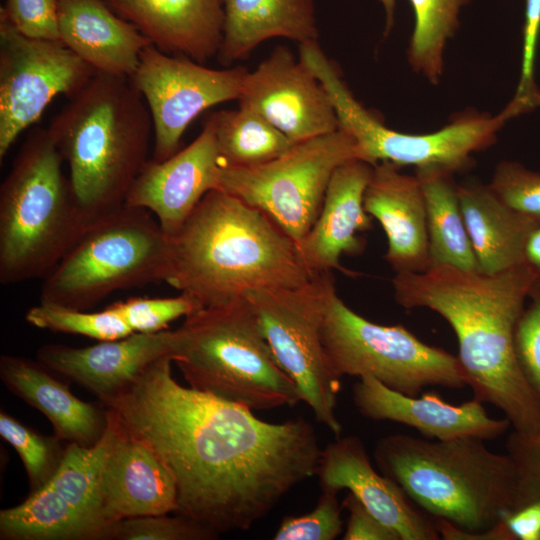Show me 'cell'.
Here are the masks:
<instances>
[{
  "instance_id": "1",
  "label": "cell",
  "mask_w": 540,
  "mask_h": 540,
  "mask_svg": "<svg viewBox=\"0 0 540 540\" xmlns=\"http://www.w3.org/2000/svg\"><path fill=\"white\" fill-rule=\"evenodd\" d=\"M172 362L155 361L104 406L173 476L175 514L219 534L248 530L315 475L322 450L315 430L302 417L267 422L185 387L173 377Z\"/></svg>"
},
{
  "instance_id": "2",
  "label": "cell",
  "mask_w": 540,
  "mask_h": 540,
  "mask_svg": "<svg viewBox=\"0 0 540 540\" xmlns=\"http://www.w3.org/2000/svg\"><path fill=\"white\" fill-rule=\"evenodd\" d=\"M535 280L526 263L497 274L436 265L391 280L400 306L428 308L449 323L473 398L493 405L526 435L540 432V405L519 367L514 337Z\"/></svg>"
},
{
  "instance_id": "3",
  "label": "cell",
  "mask_w": 540,
  "mask_h": 540,
  "mask_svg": "<svg viewBox=\"0 0 540 540\" xmlns=\"http://www.w3.org/2000/svg\"><path fill=\"white\" fill-rule=\"evenodd\" d=\"M170 239L166 283L202 308L252 289L298 287L314 276L267 214L220 189L208 192Z\"/></svg>"
},
{
  "instance_id": "4",
  "label": "cell",
  "mask_w": 540,
  "mask_h": 540,
  "mask_svg": "<svg viewBox=\"0 0 540 540\" xmlns=\"http://www.w3.org/2000/svg\"><path fill=\"white\" fill-rule=\"evenodd\" d=\"M47 128L91 225L125 205L153 133L148 106L128 78L96 73Z\"/></svg>"
},
{
  "instance_id": "5",
  "label": "cell",
  "mask_w": 540,
  "mask_h": 540,
  "mask_svg": "<svg viewBox=\"0 0 540 540\" xmlns=\"http://www.w3.org/2000/svg\"><path fill=\"white\" fill-rule=\"evenodd\" d=\"M379 471L421 509L469 533L491 529L513 510L517 472L510 456L484 440L390 434L375 445Z\"/></svg>"
},
{
  "instance_id": "6",
  "label": "cell",
  "mask_w": 540,
  "mask_h": 540,
  "mask_svg": "<svg viewBox=\"0 0 540 540\" xmlns=\"http://www.w3.org/2000/svg\"><path fill=\"white\" fill-rule=\"evenodd\" d=\"M48 128L33 129L0 186V282L44 278L91 226Z\"/></svg>"
},
{
  "instance_id": "7",
  "label": "cell",
  "mask_w": 540,
  "mask_h": 540,
  "mask_svg": "<svg viewBox=\"0 0 540 540\" xmlns=\"http://www.w3.org/2000/svg\"><path fill=\"white\" fill-rule=\"evenodd\" d=\"M176 332L172 361L190 388L252 411L302 401L244 296L200 309Z\"/></svg>"
},
{
  "instance_id": "8",
  "label": "cell",
  "mask_w": 540,
  "mask_h": 540,
  "mask_svg": "<svg viewBox=\"0 0 540 540\" xmlns=\"http://www.w3.org/2000/svg\"><path fill=\"white\" fill-rule=\"evenodd\" d=\"M171 239L146 209L123 205L93 223L43 278L40 302L88 310L117 290L166 282Z\"/></svg>"
},
{
  "instance_id": "9",
  "label": "cell",
  "mask_w": 540,
  "mask_h": 540,
  "mask_svg": "<svg viewBox=\"0 0 540 540\" xmlns=\"http://www.w3.org/2000/svg\"><path fill=\"white\" fill-rule=\"evenodd\" d=\"M300 57L328 90L339 128L356 141L363 161L375 166L389 162L401 168L437 166L453 173L472 164V154L493 145L498 131L518 116L508 105L497 115L467 112L438 131L409 134L388 128L365 109L343 82L318 44L300 48Z\"/></svg>"
},
{
  "instance_id": "10",
  "label": "cell",
  "mask_w": 540,
  "mask_h": 540,
  "mask_svg": "<svg viewBox=\"0 0 540 540\" xmlns=\"http://www.w3.org/2000/svg\"><path fill=\"white\" fill-rule=\"evenodd\" d=\"M322 342L329 367L340 379L369 375L409 396L428 386H467L457 356L424 343L400 324L367 320L345 304L335 286L328 297Z\"/></svg>"
},
{
  "instance_id": "11",
  "label": "cell",
  "mask_w": 540,
  "mask_h": 540,
  "mask_svg": "<svg viewBox=\"0 0 540 540\" xmlns=\"http://www.w3.org/2000/svg\"><path fill=\"white\" fill-rule=\"evenodd\" d=\"M334 286L329 271L298 287L258 288L243 296L278 363L297 385L302 401L337 438L342 432L336 414L341 382L329 367L322 342L328 297Z\"/></svg>"
},
{
  "instance_id": "12",
  "label": "cell",
  "mask_w": 540,
  "mask_h": 540,
  "mask_svg": "<svg viewBox=\"0 0 540 540\" xmlns=\"http://www.w3.org/2000/svg\"><path fill=\"white\" fill-rule=\"evenodd\" d=\"M351 160H362L359 147L339 128L263 165L221 166L217 189L267 214L297 245L316 221L334 171Z\"/></svg>"
},
{
  "instance_id": "13",
  "label": "cell",
  "mask_w": 540,
  "mask_h": 540,
  "mask_svg": "<svg viewBox=\"0 0 540 540\" xmlns=\"http://www.w3.org/2000/svg\"><path fill=\"white\" fill-rule=\"evenodd\" d=\"M108 415V427L98 443L68 444L46 485L19 505L1 510V540H109L113 525L101 496L102 464L115 427L109 409Z\"/></svg>"
},
{
  "instance_id": "14",
  "label": "cell",
  "mask_w": 540,
  "mask_h": 540,
  "mask_svg": "<svg viewBox=\"0 0 540 540\" xmlns=\"http://www.w3.org/2000/svg\"><path fill=\"white\" fill-rule=\"evenodd\" d=\"M96 73L62 41L26 36L0 13V161L56 96L70 99Z\"/></svg>"
},
{
  "instance_id": "15",
  "label": "cell",
  "mask_w": 540,
  "mask_h": 540,
  "mask_svg": "<svg viewBox=\"0 0 540 540\" xmlns=\"http://www.w3.org/2000/svg\"><path fill=\"white\" fill-rule=\"evenodd\" d=\"M248 72L243 66L208 68L148 45L129 81L143 96L151 114V159L159 162L175 154L186 128L204 110L238 100Z\"/></svg>"
},
{
  "instance_id": "16",
  "label": "cell",
  "mask_w": 540,
  "mask_h": 540,
  "mask_svg": "<svg viewBox=\"0 0 540 540\" xmlns=\"http://www.w3.org/2000/svg\"><path fill=\"white\" fill-rule=\"evenodd\" d=\"M238 102L294 143L339 129L328 90L285 46L274 48L253 72L247 73Z\"/></svg>"
},
{
  "instance_id": "17",
  "label": "cell",
  "mask_w": 540,
  "mask_h": 540,
  "mask_svg": "<svg viewBox=\"0 0 540 540\" xmlns=\"http://www.w3.org/2000/svg\"><path fill=\"white\" fill-rule=\"evenodd\" d=\"M220 168L215 129L207 117L201 133L187 147L163 161L146 162L125 204L148 210L172 237L203 197L218 188Z\"/></svg>"
},
{
  "instance_id": "18",
  "label": "cell",
  "mask_w": 540,
  "mask_h": 540,
  "mask_svg": "<svg viewBox=\"0 0 540 540\" xmlns=\"http://www.w3.org/2000/svg\"><path fill=\"white\" fill-rule=\"evenodd\" d=\"M315 475L323 489H347L401 540H438L435 522L411 503L404 491L372 466L362 440L337 437L321 450Z\"/></svg>"
},
{
  "instance_id": "19",
  "label": "cell",
  "mask_w": 540,
  "mask_h": 540,
  "mask_svg": "<svg viewBox=\"0 0 540 540\" xmlns=\"http://www.w3.org/2000/svg\"><path fill=\"white\" fill-rule=\"evenodd\" d=\"M352 400L363 417L406 425L427 439L473 437L493 440L511 427L505 417H490L483 403L475 398L453 405L435 393L409 396L388 388L369 375L360 377L354 384Z\"/></svg>"
},
{
  "instance_id": "20",
  "label": "cell",
  "mask_w": 540,
  "mask_h": 540,
  "mask_svg": "<svg viewBox=\"0 0 540 540\" xmlns=\"http://www.w3.org/2000/svg\"><path fill=\"white\" fill-rule=\"evenodd\" d=\"M176 337V330H163L132 333L83 348L46 344L38 349L37 360L95 394L104 405L152 363L172 357Z\"/></svg>"
},
{
  "instance_id": "21",
  "label": "cell",
  "mask_w": 540,
  "mask_h": 540,
  "mask_svg": "<svg viewBox=\"0 0 540 540\" xmlns=\"http://www.w3.org/2000/svg\"><path fill=\"white\" fill-rule=\"evenodd\" d=\"M372 172L373 166L362 160L348 161L334 171L316 221L297 244L312 275L334 269L357 275L344 268L340 258L364 251L365 240L359 233L372 228V217L364 208V193Z\"/></svg>"
},
{
  "instance_id": "22",
  "label": "cell",
  "mask_w": 540,
  "mask_h": 540,
  "mask_svg": "<svg viewBox=\"0 0 540 540\" xmlns=\"http://www.w3.org/2000/svg\"><path fill=\"white\" fill-rule=\"evenodd\" d=\"M111 414L114 433L101 469L107 519L114 525L128 518L175 514L178 506L173 476L155 453L125 433Z\"/></svg>"
},
{
  "instance_id": "23",
  "label": "cell",
  "mask_w": 540,
  "mask_h": 540,
  "mask_svg": "<svg viewBox=\"0 0 540 540\" xmlns=\"http://www.w3.org/2000/svg\"><path fill=\"white\" fill-rule=\"evenodd\" d=\"M399 169L389 162L373 166L364 208L386 234L384 259L392 270L424 272L431 266L424 195L416 175Z\"/></svg>"
},
{
  "instance_id": "24",
  "label": "cell",
  "mask_w": 540,
  "mask_h": 540,
  "mask_svg": "<svg viewBox=\"0 0 540 540\" xmlns=\"http://www.w3.org/2000/svg\"><path fill=\"white\" fill-rule=\"evenodd\" d=\"M159 50L204 64L224 34L223 0H105Z\"/></svg>"
},
{
  "instance_id": "25",
  "label": "cell",
  "mask_w": 540,
  "mask_h": 540,
  "mask_svg": "<svg viewBox=\"0 0 540 540\" xmlns=\"http://www.w3.org/2000/svg\"><path fill=\"white\" fill-rule=\"evenodd\" d=\"M62 41L97 73L130 78L152 43L105 0H58Z\"/></svg>"
},
{
  "instance_id": "26",
  "label": "cell",
  "mask_w": 540,
  "mask_h": 540,
  "mask_svg": "<svg viewBox=\"0 0 540 540\" xmlns=\"http://www.w3.org/2000/svg\"><path fill=\"white\" fill-rule=\"evenodd\" d=\"M40 361L1 355L0 378L5 387L39 410L51 423L54 435L67 444L91 447L108 427V409L77 398Z\"/></svg>"
},
{
  "instance_id": "27",
  "label": "cell",
  "mask_w": 540,
  "mask_h": 540,
  "mask_svg": "<svg viewBox=\"0 0 540 540\" xmlns=\"http://www.w3.org/2000/svg\"><path fill=\"white\" fill-rule=\"evenodd\" d=\"M458 197L479 271L497 274L525 264L526 240L540 220L509 207L479 182L458 184Z\"/></svg>"
},
{
  "instance_id": "28",
  "label": "cell",
  "mask_w": 540,
  "mask_h": 540,
  "mask_svg": "<svg viewBox=\"0 0 540 540\" xmlns=\"http://www.w3.org/2000/svg\"><path fill=\"white\" fill-rule=\"evenodd\" d=\"M224 34L217 54L223 66L246 59L261 43L287 38L301 44L319 37L313 0H223Z\"/></svg>"
},
{
  "instance_id": "29",
  "label": "cell",
  "mask_w": 540,
  "mask_h": 540,
  "mask_svg": "<svg viewBox=\"0 0 540 540\" xmlns=\"http://www.w3.org/2000/svg\"><path fill=\"white\" fill-rule=\"evenodd\" d=\"M415 175L425 200L431 266L449 265L479 271L461 211L454 173L429 166L416 168Z\"/></svg>"
},
{
  "instance_id": "30",
  "label": "cell",
  "mask_w": 540,
  "mask_h": 540,
  "mask_svg": "<svg viewBox=\"0 0 540 540\" xmlns=\"http://www.w3.org/2000/svg\"><path fill=\"white\" fill-rule=\"evenodd\" d=\"M221 166L249 168L268 163L295 143L259 114L240 107L211 113Z\"/></svg>"
},
{
  "instance_id": "31",
  "label": "cell",
  "mask_w": 540,
  "mask_h": 540,
  "mask_svg": "<svg viewBox=\"0 0 540 540\" xmlns=\"http://www.w3.org/2000/svg\"><path fill=\"white\" fill-rule=\"evenodd\" d=\"M414 29L407 52L411 67L431 84H438L444 69L447 42L459 28L461 9L471 0H409Z\"/></svg>"
},
{
  "instance_id": "32",
  "label": "cell",
  "mask_w": 540,
  "mask_h": 540,
  "mask_svg": "<svg viewBox=\"0 0 540 540\" xmlns=\"http://www.w3.org/2000/svg\"><path fill=\"white\" fill-rule=\"evenodd\" d=\"M0 435L18 453L25 467L30 492L46 485L58 471L67 445L56 435L45 436L17 420L7 412H0Z\"/></svg>"
},
{
  "instance_id": "33",
  "label": "cell",
  "mask_w": 540,
  "mask_h": 540,
  "mask_svg": "<svg viewBox=\"0 0 540 540\" xmlns=\"http://www.w3.org/2000/svg\"><path fill=\"white\" fill-rule=\"evenodd\" d=\"M25 319L40 329L81 335L98 341L120 339L133 333L111 305L102 311L92 312L40 302L26 312Z\"/></svg>"
},
{
  "instance_id": "34",
  "label": "cell",
  "mask_w": 540,
  "mask_h": 540,
  "mask_svg": "<svg viewBox=\"0 0 540 540\" xmlns=\"http://www.w3.org/2000/svg\"><path fill=\"white\" fill-rule=\"evenodd\" d=\"M219 533L184 515H150L116 522L109 540H213Z\"/></svg>"
},
{
  "instance_id": "35",
  "label": "cell",
  "mask_w": 540,
  "mask_h": 540,
  "mask_svg": "<svg viewBox=\"0 0 540 540\" xmlns=\"http://www.w3.org/2000/svg\"><path fill=\"white\" fill-rule=\"evenodd\" d=\"M111 306L121 315L133 333L163 331L170 322L202 309L196 300L184 293L165 298H129Z\"/></svg>"
},
{
  "instance_id": "36",
  "label": "cell",
  "mask_w": 540,
  "mask_h": 540,
  "mask_svg": "<svg viewBox=\"0 0 540 540\" xmlns=\"http://www.w3.org/2000/svg\"><path fill=\"white\" fill-rule=\"evenodd\" d=\"M338 492L323 489L316 506L301 516L283 518L274 540H334L343 530Z\"/></svg>"
},
{
  "instance_id": "37",
  "label": "cell",
  "mask_w": 540,
  "mask_h": 540,
  "mask_svg": "<svg viewBox=\"0 0 540 540\" xmlns=\"http://www.w3.org/2000/svg\"><path fill=\"white\" fill-rule=\"evenodd\" d=\"M515 329V353L522 374L540 405V280L532 284Z\"/></svg>"
},
{
  "instance_id": "38",
  "label": "cell",
  "mask_w": 540,
  "mask_h": 540,
  "mask_svg": "<svg viewBox=\"0 0 540 540\" xmlns=\"http://www.w3.org/2000/svg\"><path fill=\"white\" fill-rule=\"evenodd\" d=\"M509 207L540 220V172L515 161H501L489 184Z\"/></svg>"
},
{
  "instance_id": "39",
  "label": "cell",
  "mask_w": 540,
  "mask_h": 540,
  "mask_svg": "<svg viewBox=\"0 0 540 540\" xmlns=\"http://www.w3.org/2000/svg\"><path fill=\"white\" fill-rule=\"evenodd\" d=\"M517 472L514 509L540 501V432L526 435L512 430L505 442Z\"/></svg>"
},
{
  "instance_id": "40",
  "label": "cell",
  "mask_w": 540,
  "mask_h": 540,
  "mask_svg": "<svg viewBox=\"0 0 540 540\" xmlns=\"http://www.w3.org/2000/svg\"><path fill=\"white\" fill-rule=\"evenodd\" d=\"M539 36L540 0H526L520 79L515 95L509 102L521 114L540 106V91L534 80Z\"/></svg>"
},
{
  "instance_id": "41",
  "label": "cell",
  "mask_w": 540,
  "mask_h": 540,
  "mask_svg": "<svg viewBox=\"0 0 540 540\" xmlns=\"http://www.w3.org/2000/svg\"><path fill=\"white\" fill-rule=\"evenodd\" d=\"M0 13L26 36L59 40L58 0H6Z\"/></svg>"
},
{
  "instance_id": "42",
  "label": "cell",
  "mask_w": 540,
  "mask_h": 540,
  "mask_svg": "<svg viewBox=\"0 0 540 540\" xmlns=\"http://www.w3.org/2000/svg\"><path fill=\"white\" fill-rule=\"evenodd\" d=\"M342 507L348 511L343 540H401L394 530L379 521L350 492L344 498Z\"/></svg>"
},
{
  "instance_id": "43",
  "label": "cell",
  "mask_w": 540,
  "mask_h": 540,
  "mask_svg": "<svg viewBox=\"0 0 540 540\" xmlns=\"http://www.w3.org/2000/svg\"><path fill=\"white\" fill-rule=\"evenodd\" d=\"M502 520L516 540H540V501L509 510Z\"/></svg>"
},
{
  "instance_id": "44",
  "label": "cell",
  "mask_w": 540,
  "mask_h": 540,
  "mask_svg": "<svg viewBox=\"0 0 540 540\" xmlns=\"http://www.w3.org/2000/svg\"><path fill=\"white\" fill-rule=\"evenodd\" d=\"M434 522L440 539L444 540H516L504 521L479 533H469L444 519H436Z\"/></svg>"
},
{
  "instance_id": "45",
  "label": "cell",
  "mask_w": 540,
  "mask_h": 540,
  "mask_svg": "<svg viewBox=\"0 0 540 540\" xmlns=\"http://www.w3.org/2000/svg\"><path fill=\"white\" fill-rule=\"evenodd\" d=\"M525 263L540 280V223L529 234L524 247Z\"/></svg>"
},
{
  "instance_id": "46",
  "label": "cell",
  "mask_w": 540,
  "mask_h": 540,
  "mask_svg": "<svg viewBox=\"0 0 540 540\" xmlns=\"http://www.w3.org/2000/svg\"><path fill=\"white\" fill-rule=\"evenodd\" d=\"M386 11L387 24L386 29L389 30L393 23V13L395 0H380Z\"/></svg>"
}]
</instances>
